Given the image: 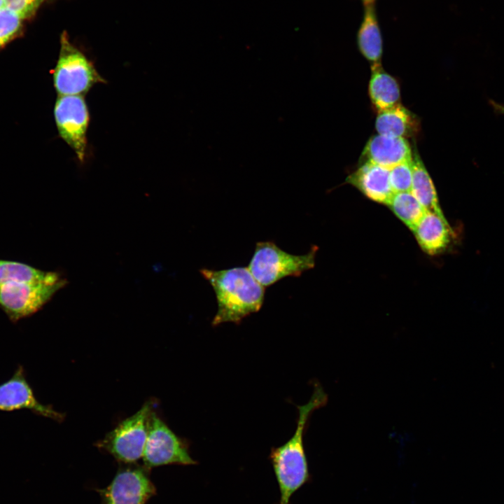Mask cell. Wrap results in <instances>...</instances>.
I'll use <instances>...</instances> for the list:
<instances>
[{
    "instance_id": "19",
    "label": "cell",
    "mask_w": 504,
    "mask_h": 504,
    "mask_svg": "<svg viewBox=\"0 0 504 504\" xmlns=\"http://www.w3.org/2000/svg\"><path fill=\"white\" fill-rule=\"evenodd\" d=\"M412 174V160L390 168L389 181L393 192H410Z\"/></svg>"
},
{
    "instance_id": "12",
    "label": "cell",
    "mask_w": 504,
    "mask_h": 504,
    "mask_svg": "<svg viewBox=\"0 0 504 504\" xmlns=\"http://www.w3.org/2000/svg\"><path fill=\"white\" fill-rule=\"evenodd\" d=\"M348 182L369 199L386 205L394 193L390 184L389 169L371 162H363L348 178Z\"/></svg>"
},
{
    "instance_id": "11",
    "label": "cell",
    "mask_w": 504,
    "mask_h": 504,
    "mask_svg": "<svg viewBox=\"0 0 504 504\" xmlns=\"http://www.w3.org/2000/svg\"><path fill=\"white\" fill-rule=\"evenodd\" d=\"M364 162H371L390 169L412 160L410 146L405 138L385 135L372 136L363 153Z\"/></svg>"
},
{
    "instance_id": "16",
    "label": "cell",
    "mask_w": 504,
    "mask_h": 504,
    "mask_svg": "<svg viewBox=\"0 0 504 504\" xmlns=\"http://www.w3.org/2000/svg\"><path fill=\"white\" fill-rule=\"evenodd\" d=\"M412 183L410 192L426 211L442 214L433 183L418 155L412 158Z\"/></svg>"
},
{
    "instance_id": "9",
    "label": "cell",
    "mask_w": 504,
    "mask_h": 504,
    "mask_svg": "<svg viewBox=\"0 0 504 504\" xmlns=\"http://www.w3.org/2000/svg\"><path fill=\"white\" fill-rule=\"evenodd\" d=\"M28 410L34 414L61 421L64 414L51 406L41 403L29 385L22 365H18L13 376L0 384V410L11 412Z\"/></svg>"
},
{
    "instance_id": "2",
    "label": "cell",
    "mask_w": 504,
    "mask_h": 504,
    "mask_svg": "<svg viewBox=\"0 0 504 504\" xmlns=\"http://www.w3.org/2000/svg\"><path fill=\"white\" fill-rule=\"evenodd\" d=\"M200 273L214 289L218 309L214 326L223 323L239 324L251 314L258 312L265 298L263 287L246 267L227 270L202 269Z\"/></svg>"
},
{
    "instance_id": "6",
    "label": "cell",
    "mask_w": 504,
    "mask_h": 504,
    "mask_svg": "<svg viewBox=\"0 0 504 504\" xmlns=\"http://www.w3.org/2000/svg\"><path fill=\"white\" fill-rule=\"evenodd\" d=\"M152 404L145 403L134 414L121 421L99 442L115 458L134 462L143 456Z\"/></svg>"
},
{
    "instance_id": "8",
    "label": "cell",
    "mask_w": 504,
    "mask_h": 504,
    "mask_svg": "<svg viewBox=\"0 0 504 504\" xmlns=\"http://www.w3.org/2000/svg\"><path fill=\"white\" fill-rule=\"evenodd\" d=\"M54 117L59 136L83 162L90 115L83 95L59 96L54 107Z\"/></svg>"
},
{
    "instance_id": "17",
    "label": "cell",
    "mask_w": 504,
    "mask_h": 504,
    "mask_svg": "<svg viewBox=\"0 0 504 504\" xmlns=\"http://www.w3.org/2000/svg\"><path fill=\"white\" fill-rule=\"evenodd\" d=\"M358 42L364 57L374 64H378L382 52V37L374 9L370 4L365 9Z\"/></svg>"
},
{
    "instance_id": "21",
    "label": "cell",
    "mask_w": 504,
    "mask_h": 504,
    "mask_svg": "<svg viewBox=\"0 0 504 504\" xmlns=\"http://www.w3.org/2000/svg\"><path fill=\"white\" fill-rule=\"evenodd\" d=\"M43 0H4V7L21 19L31 17Z\"/></svg>"
},
{
    "instance_id": "1",
    "label": "cell",
    "mask_w": 504,
    "mask_h": 504,
    "mask_svg": "<svg viewBox=\"0 0 504 504\" xmlns=\"http://www.w3.org/2000/svg\"><path fill=\"white\" fill-rule=\"evenodd\" d=\"M66 284L57 272L0 259V308L13 323L38 312Z\"/></svg>"
},
{
    "instance_id": "3",
    "label": "cell",
    "mask_w": 504,
    "mask_h": 504,
    "mask_svg": "<svg viewBox=\"0 0 504 504\" xmlns=\"http://www.w3.org/2000/svg\"><path fill=\"white\" fill-rule=\"evenodd\" d=\"M327 402V394L322 386L316 384L309 400L298 406L297 426L293 436L284 444L271 450L270 458L279 485L280 504H289L294 493L309 479L304 434L312 414Z\"/></svg>"
},
{
    "instance_id": "14",
    "label": "cell",
    "mask_w": 504,
    "mask_h": 504,
    "mask_svg": "<svg viewBox=\"0 0 504 504\" xmlns=\"http://www.w3.org/2000/svg\"><path fill=\"white\" fill-rule=\"evenodd\" d=\"M375 127L379 134L405 138L414 132L416 122L414 115L399 104L379 111Z\"/></svg>"
},
{
    "instance_id": "23",
    "label": "cell",
    "mask_w": 504,
    "mask_h": 504,
    "mask_svg": "<svg viewBox=\"0 0 504 504\" xmlns=\"http://www.w3.org/2000/svg\"><path fill=\"white\" fill-rule=\"evenodd\" d=\"M4 6V0H0V9Z\"/></svg>"
},
{
    "instance_id": "24",
    "label": "cell",
    "mask_w": 504,
    "mask_h": 504,
    "mask_svg": "<svg viewBox=\"0 0 504 504\" xmlns=\"http://www.w3.org/2000/svg\"><path fill=\"white\" fill-rule=\"evenodd\" d=\"M363 1H365V4H370L371 2L373 1L374 0H363Z\"/></svg>"
},
{
    "instance_id": "18",
    "label": "cell",
    "mask_w": 504,
    "mask_h": 504,
    "mask_svg": "<svg viewBox=\"0 0 504 504\" xmlns=\"http://www.w3.org/2000/svg\"><path fill=\"white\" fill-rule=\"evenodd\" d=\"M387 205L411 230L426 211L411 192L393 193Z\"/></svg>"
},
{
    "instance_id": "5",
    "label": "cell",
    "mask_w": 504,
    "mask_h": 504,
    "mask_svg": "<svg viewBox=\"0 0 504 504\" xmlns=\"http://www.w3.org/2000/svg\"><path fill=\"white\" fill-rule=\"evenodd\" d=\"M53 83L59 96L83 95L97 83H106L92 62L69 41L61 36V49L53 72Z\"/></svg>"
},
{
    "instance_id": "15",
    "label": "cell",
    "mask_w": 504,
    "mask_h": 504,
    "mask_svg": "<svg viewBox=\"0 0 504 504\" xmlns=\"http://www.w3.org/2000/svg\"><path fill=\"white\" fill-rule=\"evenodd\" d=\"M369 94L374 106L382 111L399 104V85L396 79L374 64L369 84Z\"/></svg>"
},
{
    "instance_id": "10",
    "label": "cell",
    "mask_w": 504,
    "mask_h": 504,
    "mask_svg": "<svg viewBox=\"0 0 504 504\" xmlns=\"http://www.w3.org/2000/svg\"><path fill=\"white\" fill-rule=\"evenodd\" d=\"M155 492L144 471L127 469L118 473L110 485L102 490V504H145Z\"/></svg>"
},
{
    "instance_id": "20",
    "label": "cell",
    "mask_w": 504,
    "mask_h": 504,
    "mask_svg": "<svg viewBox=\"0 0 504 504\" xmlns=\"http://www.w3.org/2000/svg\"><path fill=\"white\" fill-rule=\"evenodd\" d=\"M21 20L7 8L0 9V48L15 36L20 29Z\"/></svg>"
},
{
    "instance_id": "4",
    "label": "cell",
    "mask_w": 504,
    "mask_h": 504,
    "mask_svg": "<svg viewBox=\"0 0 504 504\" xmlns=\"http://www.w3.org/2000/svg\"><path fill=\"white\" fill-rule=\"evenodd\" d=\"M316 246L303 255H293L270 241H258L248 268L263 286H270L286 276H300L315 265Z\"/></svg>"
},
{
    "instance_id": "13",
    "label": "cell",
    "mask_w": 504,
    "mask_h": 504,
    "mask_svg": "<svg viewBox=\"0 0 504 504\" xmlns=\"http://www.w3.org/2000/svg\"><path fill=\"white\" fill-rule=\"evenodd\" d=\"M421 248L430 255L444 251L453 232L443 214L426 211L412 230Z\"/></svg>"
},
{
    "instance_id": "22",
    "label": "cell",
    "mask_w": 504,
    "mask_h": 504,
    "mask_svg": "<svg viewBox=\"0 0 504 504\" xmlns=\"http://www.w3.org/2000/svg\"><path fill=\"white\" fill-rule=\"evenodd\" d=\"M489 104L497 115H504V104L498 103L493 99H489Z\"/></svg>"
},
{
    "instance_id": "7",
    "label": "cell",
    "mask_w": 504,
    "mask_h": 504,
    "mask_svg": "<svg viewBox=\"0 0 504 504\" xmlns=\"http://www.w3.org/2000/svg\"><path fill=\"white\" fill-rule=\"evenodd\" d=\"M142 458L145 465L150 468L172 463H196L190 456L186 444L153 412L148 418Z\"/></svg>"
}]
</instances>
